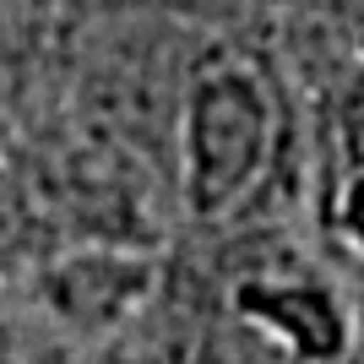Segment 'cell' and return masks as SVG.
I'll list each match as a JSON object with an SVG mask.
<instances>
[{
    "mask_svg": "<svg viewBox=\"0 0 364 364\" xmlns=\"http://www.w3.org/2000/svg\"><path fill=\"white\" fill-rule=\"evenodd\" d=\"M0 98H6V87H0Z\"/></svg>",
    "mask_w": 364,
    "mask_h": 364,
    "instance_id": "8992f818",
    "label": "cell"
},
{
    "mask_svg": "<svg viewBox=\"0 0 364 364\" xmlns=\"http://www.w3.org/2000/svg\"><path fill=\"white\" fill-rule=\"evenodd\" d=\"M33 240H38V207H33L28 185L11 168H0V272L28 256Z\"/></svg>",
    "mask_w": 364,
    "mask_h": 364,
    "instance_id": "277c9868",
    "label": "cell"
},
{
    "mask_svg": "<svg viewBox=\"0 0 364 364\" xmlns=\"http://www.w3.org/2000/svg\"><path fill=\"white\" fill-rule=\"evenodd\" d=\"M337 234L364 256V168L343 185V196H337Z\"/></svg>",
    "mask_w": 364,
    "mask_h": 364,
    "instance_id": "5b68a950",
    "label": "cell"
},
{
    "mask_svg": "<svg viewBox=\"0 0 364 364\" xmlns=\"http://www.w3.org/2000/svg\"><path fill=\"white\" fill-rule=\"evenodd\" d=\"M240 316L250 326L283 343L294 359L304 364H332L348 353V304L337 299L326 283H310V277H250L234 294Z\"/></svg>",
    "mask_w": 364,
    "mask_h": 364,
    "instance_id": "7a4b0ae2",
    "label": "cell"
},
{
    "mask_svg": "<svg viewBox=\"0 0 364 364\" xmlns=\"http://www.w3.org/2000/svg\"><path fill=\"white\" fill-rule=\"evenodd\" d=\"M152 289V261L141 256H71L49 272V299L76 326H109L131 316Z\"/></svg>",
    "mask_w": 364,
    "mask_h": 364,
    "instance_id": "3957f363",
    "label": "cell"
},
{
    "mask_svg": "<svg viewBox=\"0 0 364 364\" xmlns=\"http://www.w3.org/2000/svg\"><path fill=\"white\" fill-rule=\"evenodd\" d=\"M277 147L272 92L250 60H207L185 92V207L228 218L261 185Z\"/></svg>",
    "mask_w": 364,
    "mask_h": 364,
    "instance_id": "6da1fadb",
    "label": "cell"
}]
</instances>
